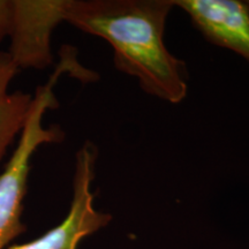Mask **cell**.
I'll return each mask as SVG.
<instances>
[{
  "label": "cell",
  "instance_id": "ba28073f",
  "mask_svg": "<svg viewBox=\"0 0 249 249\" xmlns=\"http://www.w3.org/2000/svg\"><path fill=\"white\" fill-rule=\"evenodd\" d=\"M246 2H247V5H248V7H249V1H246Z\"/></svg>",
  "mask_w": 249,
  "mask_h": 249
},
{
  "label": "cell",
  "instance_id": "277c9868",
  "mask_svg": "<svg viewBox=\"0 0 249 249\" xmlns=\"http://www.w3.org/2000/svg\"><path fill=\"white\" fill-rule=\"evenodd\" d=\"M67 0H11L8 53L18 70H45L53 64L51 36L65 22Z\"/></svg>",
  "mask_w": 249,
  "mask_h": 249
},
{
  "label": "cell",
  "instance_id": "5b68a950",
  "mask_svg": "<svg viewBox=\"0 0 249 249\" xmlns=\"http://www.w3.org/2000/svg\"><path fill=\"white\" fill-rule=\"evenodd\" d=\"M211 44L249 61V7L239 0H173Z\"/></svg>",
  "mask_w": 249,
  "mask_h": 249
},
{
  "label": "cell",
  "instance_id": "7a4b0ae2",
  "mask_svg": "<svg viewBox=\"0 0 249 249\" xmlns=\"http://www.w3.org/2000/svg\"><path fill=\"white\" fill-rule=\"evenodd\" d=\"M65 74L82 82H91L98 77L92 71L81 66L75 49L64 45L60 50V60L49 80L36 88L17 147L0 172V249L7 248L15 238L27 231L21 218L33 156L40 145L60 143L65 139V132L59 124L45 127L43 124L46 112L59 107L54 88Z\"/></svg>",
  "mask_w": 249,
  "mask_h": 249
},
{
  "label": "cell",
  "instance_id": "6da1fadb",
  "mask_svg": "<svg viewBox=\"0 0 249 249\" xmlns=\"http://www.w3.org/2000/svg\"><path fill=\"white\" fill-rule=\"evenodd\" d=\"M173 0H67L65 22L104 39L118 71L142 90L172 104L188 93V73L164 42Z\"/></svg>",
  "mask_w": 249,
  "mask_h": 249
},
{
  "label": "cell",
  "instance_id": "3957f363",
  "mask_svg": "<svg viewBox=\"0 0 249 249\" xmlns=\"http://www.w3.org/2000/svg\"><path fill=\"white\" fill-rule=\"evenodd\" d=\"M98 149L86 141L75 155L73 197L64 220L42 236L26 244L9 245L6 249H77L87 236L93 234L111 222L112 216L96 210L92 182L96 176Z\"/></svg>",
  "mask_w": 249,
  "mask_h": 249
},
{
  "label": "cell",
  "instance_id": "52a82bcc",
  "mask_svg": "<svg viewBox=\"0 0 249 249\" xmlns=\"http://www.w3.org/2000/svg\"><path fill=\"white\" fill-rule=\"evenodd\" d=\"M11 0H0V43L9 35L11 30Z\"/></svg>",
  "mask_w": 249,
  "mask_h": 249
},
{
  "label": "cell",
  "instance_id": "8992f818",
  "mask_svg": "<svg viewBox=\"0 0 249 249\" xmlns=\"http://www.w3.org/2000/svg\"><path fill=\"white\" fill-rule=\"evenodd\" d=\"M18 71L8 52L0 51V161L22 132L33 103L30 93L9 91L11 82Z\"/></svg>",
  "mask_w": 249,
  "mask_h": 249
}]
</instances>
